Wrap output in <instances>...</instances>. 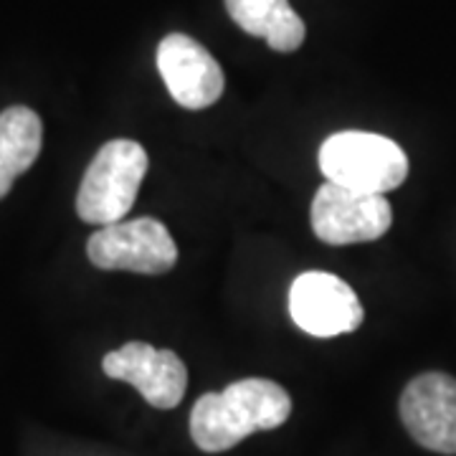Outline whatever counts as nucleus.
Here are the masks:
<instances>
[{
    "instance_id": "nucleus-3",
    "label": "nucleus",
    "mask_w": 456,
    "mask_h": 456,
    "mask_svg": "<svg viewBox=\"0 0 456 456\" xmlns=\"http://www.w3.org/2000/svg\"><path fill=\"white\" fill-rule=\"evenodd\" d=\"M147 163L145 147L134 140H110L99 147L77 193V213L84 224L102 228L122 221L134 206Z\"/></svg>"
},
{
    "instance_id": "nucleus-6",
    "label": "nucleus",
    "mask_w": 456,
    "mask_h": 456,
    "mask_svg": "<svg viewBox=\"0 0 456 456\" xmlns=\"http://www.w3.org/2000/svg\"><path fill=\"white\" fill-rule=\"evenodd\" d=\"M289 314L294 325L312 338H338L355 332L365 310L355 289L335 274L305 272L292 281Z\"/></svg>"
},
{
    "instance_id": "nucleus-10",
    "label": "nucleus",
    "mask_w": 456,
    "mask_h": 456,
    "mask_svg": "<svg viewBox=\"0 0 456 456\" xmlns=\"http://www.w3.org/2000/svg\"><path fill=\"white\" fill-rule=\"evenodd\" d=\"M226 11L241 31L266 38L274 51L292 53L305 44V20L289 0H226Z\"/></svg>"
},
{
    "instance_id": "nucleus-5",
    "label": "nucleus",
    "mask_w": 456,
    "mask_h": 456,
    "mask_svg": "<svg viewBox=\"0 0 456 456\" xmlns=\"http://www.w3.org/2000/svg\"><path fill=\"white\" fill-rule=\"evenodd\" d=\"M393 208L386 196L358 193L338 183H322L312 200V231L330 246L368 244L388 233Z\"/></svg>"
},
{
    "instance_id": "nucleus-1",
    "label": "nucleus",
    "mask_w": 456,
    "mask_h": 456,
    "mask_svg": "<svg viewBox=\"0 0 456 456\" xmlns=\"http://www.w3.org/2000/svg\"><path fill=\"white\" fill-rule=\"evenodd\" d=\"M292 413V398L274 380L244 378L221 393H206L191 411V436L200 452L221 454L256 431L279 428Z\"/></svg>"
},
{
    "instance_id": "nucleus-7",
    "label": "nucleus",
    "mask_w": 456,
    "mask_h": 456,
    "mask_svg": "<svg viewBox=\"0 0 456 456\" xmlns=\"http://www.w3.org/2000/svg\"><path fill=\"white\" fill-rule=\"evenodd\" d=\"M401 421L419 446L436 454H456V378L416 375L401 393Z\"/></svg>"
},
{
    "instance_id": "nucleus-8",
    "label": "nucleus",
    "mask_w": 456,
    "mask_h": 456,
    "mask_svg": "<svg viewBox=\"0 0 456 456\" xmlns=\"http://www.w3.org/2000/svg\"><path fill=\"white\" fill-rule=\"evenodd\" d=\"M102 370L114 380L130 383L150 406L160 411L178 406L188 386V370L178 353L158 350L140 340L107 353L102 360Z\"/></svg>"
},
{
    "instance_id": "nucleus-9",
    "label": "nucleus",
    "mask_w": 456,
    "mask_h": 456,
    "mask_svg": "<svg viewBox=\"0 0 456 456\" xmlns=\"http://www.w3.org/2000/svg\"><path fill=\"white\" fill-rule=\"evenodd\" d=\"M158 69L170 97L185 110H206L224 94V71L206 46L185 33H170L158 46Z\"/></svg>"
},
{
    "instance_id": "nucleus-4",
    "label": "nucleus",
    "mask_w": 456,
    "mask_h": 456,
    "mask_svg": "<svg viewBox=\"0 0 456 456\" xmlns=\"http://www.w3.org/2000/svg\"><path fill=\"white\" fill-rule=\"evenodd\" d=\"M86 256L107 272L165 274L178 261V246L158 218H134L102 226L86 244Z\"/></svg>"
},
{
    "instance_id": "nucleus-2",
    "label": "nucleus",
    "mask_w": 456,
    "mask_h": 456,
    "mask_svg": "<svg viewBox=\"0 0 456 456\" xmlns=\"http://www.w3.org/2000/svg\"><path fill=\"white\" fill-rule=\"evenodd\" d=\"M320 170L342 188L386 196L408 178V158L391 137L345 130L330 134L320 147Z\"/></svg>"
},
{
    "instance_id": "nucleus-11",
    "label": "nucleus",
    "mask_w": 456,
    "mask_h": 456,
    "mask_svg": "<svg viewBox=\"0 0 456 456\" xmlns=\"http://www.w3.org/2000/svg\"><path fill=\"white\" fill-rule=\"evenodd\" d=\"M41 145L44 125L33 110L8 107L0 112V200L11 193L18 175L36 163Z\"/></svg>"
}]
</instances>
